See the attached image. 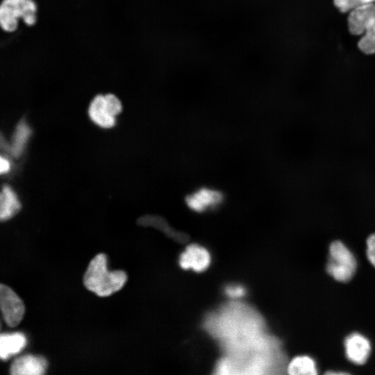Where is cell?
Returning <instances> with one entry per match:
<instances>
[{"instance_id":"5b68a950","label":"cell","mask_w":375,"mask_h":375,"mask_svg":"<svg viewBox=\"0 0 375 375\" xmlns=\"http://www.w3.org/2000/svg\"><path fill=\"white\" fill-rule=\"evenodd\" d=\"M0 308L3 319L9 327L17 326L22 320L25 312L23 301L3 284L0 285Z\"/></svg>"},{"instance_id":"2e32d148","label":"cell","mask_w":375,"mask_h":375,"mask_svg":"<svg viewBox=\"0 0 375 375\" xmlns=\"http://www.w3.org/2000/svg\"><path fill=\"white\" fill-rule=\"evenodd\" d=\"M105 96L106 104L108 112L115 117L122 109V106L119 99L112 94H107Z\"/></svg>"},{"instance_id":"30bf717a","label":"cell","mask_w":375,"mask_h":375,"mask_svg":"<svg viewBox=\"0 0 375 375\" xmlns=\"http://www.w3.org/2000/svg\"><path fill=\"white\" fill-rule=\"evenodd\" d=\"M27 344L26 335L22 332L5 333L0 335V357L7 360L22 351Z\"/></svg>"},{"instance_id":"277c9868","label":"cell","mask_w":375,"mask_h":375,"mask_svg":"<svg viewBox=\"0 0 375 375\" xmlns=\"http://www.w3.org/2000/svg\"><path fill=\"white\" fill-rule=\"evenodd\" d=\"M356 261L350 250L340 241L333 242L326 265L328 273L336 281L347 282L353 276Z\"/></svg>"},{"instance_id":"d6986e66","label":"cell","mask_w":375,"mask_h":375,"mask_svg":"<svg viewBox=\"0 0 375 375\" xmlns=\"http://www.w3.org/2000/svg\"><path fill=\"white\" fill-rule=\"evenodd\" d=\"M0 172L1 174L8 172L10 169V162L7 159L2 156L0 158Z\"/></svg>"},{"instance_id":"ac0fdd59","label":"cell","mask_w":375,"mask_h":375,"mask_svg":"<svg viewBox=\"0 0 375 375\" xmlns=\"http://www.w3.org/2000/svg\"><path fill=\"white\" fill-rule=\"evenodd\" d=\"M225 292L227 296L231 298H238L242 297L245 293V290L243 287L238 285H228L225 289Z\"/></svg>"},{"instance_id":"6da1fadb","label":"cell","mask_w":375,"mask_h":375,"mask_svg":"<svg viewBox=\"0 0 375 375\" xmlns=\"http://www.w3.org/2000/svg\"><path fill=\"white\" fill-rule=\"evenodd\" d=\"M123 270L109 271L107 256L100 253L90 262L83 276L85 287L101 297H108L120 290L127 281Z\"/></svg>"},{"instance_id":"7a4b0ae2","label":"cell","mask_w":375,"mask_h":375,"mask_svg":"<svg viewBox=\"0 0 375 375\" xmlns=\"http://www.w3.org/2000/svg\"><path fill=\"white\" fill-rule=\"evenodd\" d=\"M347 23L351 34L361 35L358 49L365 54H375V3L349 12Z\"/></svg>"},{"instance_id":"5bb4252c","label":"cell","mask_w":375,"mask_h":375,"mask_svg":"<svg viewBox=\"0 0 375 375\" xmlns=\"http://www.w3.org/2000/svg\"><path fill=\"white\" fill-rule=\"evenodd\" d=\"M31 135V129L24 121H21L17 126L12 138V144L8 149L15 156H19Z\"/></svg>"},{"instance_id":"7c38bea8","label":"cell","mask_w":375,"mask_h":375,"mask_svg":"<svg viewBox=\"0 0 375 375\" xmlns=\"http://www.w3.org/2000/svg\"><path fill=\"white\" fill-rule=\"evenodd\" d=\"M21 205L18 198L8 185H3L0 196V219L2 222L6 221L20 210Z\"/></svg>"},{"instance_id":"e0dca14e","label":"cell","mask_w":375,"mask_h":375,"mask_svg":"<svg viewBox=\"0 0 375 375\" xmlns=\"http://www.w3.org/2000/svg\"><path fill=\"white\" fill-rule=\"evenodd\" d=\"M367 255L370 262L375 267V233L367 240Z\"/></svg>"},{"instance_id":"3957f363","label":"cell","mask_w":375,"mask_h":375,"mask_svg":"<svg viewBox=\"0 0 375 375\" xmlns=\"http://www.w3.org/2000/svg\"><path fill=\"white\" fill-rule=\"evenodd\" d=\"M36 10L33 0H3L0 6L1 26L5 31H14L19 18L27 25H33L36 22Z\"/></svg>"},{"instance_id":"52a82bcc","label":"cell","mask_w":375,"mask_h":375,"mask_svg":"<svg viewBox=\"0 0 375 375\" xmlns=\"http://www.w3.org/2000/svg\"><path fill=\"white\" fill-rule=\"evenodd\" d=\"M48 367L47 359L38 355L26 354L14 360L9 372L12 375H42Z\"/></svg>"},{"instance_id":"8992f818","label":"cell","mask_w":375,"mask_h":375,"mask_svg":"<svg viewBox=\"0 0 375 375\" xmlns=\"http://www.w3.org/2000/svg\"><path fill=\"white\" fill-rule=\"evenodd\" d=\"M222 192L210 188L202 187L185 197L188 207L197 212H203L216 208L224 201Z\"/></svg>"},{"instance_id":"8fae6325","label":"cell","mask_w":375,"mask_h":375,"mask_svg":"<svg viewBox=\"0 0 375 375\" xmlns=\"http://www.w3.org/2000/svg\"><path fill=\"white\" fill-rule=\"evenodd\" d=\"M91 119L102 128H110L115 124V117L108 112L104 95L99 94L92 101L89 107Z\"/></svg>"},{"instance_id":"9a60e30c","label":"cell","mask_w":375,"mask_h":375,"mask_svg":"<svg viewBox=\"0 0 375 375\" xmlns=\"http://www.w3.org/2000/svg\"><path fill=\"white\" fill-rule=\"evenodd\" d=\"M375 3V0H333L334 6L342 13L350 12L361 6Z\"/></svg>"},{"instance_id":"9c48e42d","label":"cell","mask_w":375,"mask_h":375,"mask_svg":"<svg viewBox=\"0 0 375 375\" xmlns=\"http://www.w3.org/2000/svg\"><path fill=\"white\" fill-rule=\"evenodd\" d=\"M210 262L208 251L197 244H191L181 254L179 265L185 269H192L196 272L206 269Z\"/></svg>"},{"instance_id":"4fadbf2b","label":"cell","mask_w":375,"mask_h":375,"mask_svg":"<svg viewBox=\"0 0 375 375\" xmlns=\"http://www.w3.org/2000/svg\"><path fill=\"white\" fill-rule=\"evenodd\" d=\"M288 372L293 375H314L317 374L315 360L307 356L294 358L288 364Z\"/></svg>"},{"instance_id":"ba28073f","label":"cell","mask_w":375,"mask_h":375,"mask_svg":"<svg viewBox=\"0 0 375 375\" xmlns=\"http://www.w3.org/2000/svg\"><path fill=\"white\" fill-rule=\"evenodd\" d=\"M347 358L356 365L364 364L371 352L369 341L364 335L354 333L349 335L344 341Z\"/></svg>"}]
</instances>
